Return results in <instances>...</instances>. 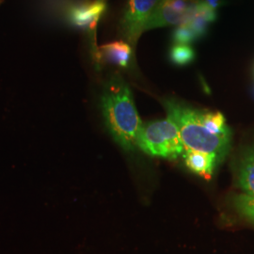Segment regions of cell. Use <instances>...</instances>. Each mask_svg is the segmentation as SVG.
<instances>
[{
	"label": "cell",
	"mask_w": 254,
	"mask_h": 254,
	"mask_svg": "<svg viewBox=\"0 0 254 254\" xmlns=\"http://www.w3.org/2000/svg\"><path fill=\"white\" fill-rule=\"evenodd\" d=\"M203 2L208 6L209 8L214 10L217 9L220 4V0H204Z\"/></svg>",
	"instance_id": "cell-14"
},
{
	"label": "cell",
	"mask_w": 254,
	"mask_h": 254,
	"mask_svg": "<svg viewBox=\"0 0 254 254\" xmlns=\"http://www.w3.org/2000/svg\"><path fill=\"white\" fill-rule=\"evenodd\" d=\"M198 39L196 33L185 24H182L173 32V42L175 45L189 46L193 41Z\"/></svg>",
	"instance_id": "cell-13"
},
{
	"label": "cell",
	"mask_w": 254,
	"mask_h": 254,
	"mask_svg": "<svg viewBox=\"0 0 254 254\" xmlns=\"http://www.w3.org/2000/svg\"><path fill=\"white\" fill-rule=\"evenodd\" d=\"M131 47L123 41L113 42L101 46L98 52L99 60H104L110 64L127 67L131 60Z\"/></svg>",
	"instance_id": "cell-8"
},
{
	"label": "cell",
	"mask_w": 254,
	"mask_h": 254,
	"mask_svg": "<svg viewBox=\"0 0 254 254\" xmlns=\"http://www.w3.org/2000/svg\"><path fill=\"white\" fill-rule=\"evenodd\" d=\"M170 57L173 64L182 66L191 63L195 58V53L190 46L174 45L171 49Z\"/></svg>",
	"instance_id": "cell-11"
},
{
	"label": "cell",
	"mask_w": 254,
	"mask_h": 254,
	"mask_svg": "<svg viewBox=\"0 0 254 254\" xmlns=\"http://www.w3.org/2000/svg\"><path fill=\"white\" fill-rule=\"evenodd\" d=\"M200 0H160L146 29L182 25L190 16Z\"/></svg>",
	"instance_id": "cell-5"
},
{
	"label": "cell",
	"mask_w": 254,
	"mask_h": 254,
	"mask_svg": "<svg viewBox=\"0 0 254 254\" xmlns=\"http://www.w3.org/2000/svg\"><path fill=\"white\" fill-rule=\"evenodd\" d=\"M101 1H105V0H101Z\"/></svg>",
	"instance_id": "cell-16"
},
{
	"label": "cell",
	"mask_w": 254,
	"mask_h": 254,
	"mask_svg": "<svg viewBox=\"0 0 254 254\" xmlns=\"http://www.w3.org/2000/svg\"><path fill=\"white\" fill-rule=\"evenodd\" d=\"M183 156L187 167L192 173L200 175L206 180L212 178L218 159L217 155L198 151H185Z\"/></svg>",
	"instance_id": "cell-7"
},
{
	"label": "cell",
	"mask_w": 254,
	"mask_h": 254,
	"mask_svg": "<svg viewBox=\"0 0 254 254\" xmlns=\"http://www.w3.org/2000/svg\"><path fill=\"white\" fill-rule=\"evenodd\" d=\"M101 110L106 127L114 140L126 151L135 149L143 127L129 87L119 77L109 80L101 96Z\"/></svg>",
	"instance_id": "cell-2"
},
{
	"label": "cell",
	"mask_w": 254,
	"mask_h": 254,
	"mask_svg": "<svg viewBox=\"0 0 254 254\" xmlns=\"http://www.w3.org/2000/svg\"><path fill=\"white\" fill-rule=\"evenodd\" d=\"M1 1H2V0H0V3H1Z\"/></svg>",
	"instance_id": "cell-15"
},
{
	"label": "cell",
	"mask_w": 254,
	"mask_h": 254,
	"mask_svg": "<svg viewBox=\"0 0 254 254\" xmlns=\"http://www.w3.org/2000/svg\"><path fill=\"white\" fill-rule=\"evenodd\" d=\"M105 10V1L95 0L72 7L69 9L68 18L75 27L92 31L97 27Z\"/></svg>",
	"instance_id": "cell-6"
},
{
	"label": "cell",
	"mask_w": 254,
	"mask_h": 254,
	"mask_svg": "<svg viewBox=\"0 0 254 254\" xmlns=\"http://www.w3.org/2000/svg\"><path fill=\"white\" fill-rule=\"evenodd\" d=\"M136 146L146 154L168 159H176L185 152L179 130L169 117L143 125Z\"/></svg>",
	"instance_id": "cell-3"
},
{
	"label": "cell",
	"mask_w": 254,
	"mask_h": 254,
	"mask_svg": "<svg viewBox=\"0 0 254 254\" xmlns=\"http://www.w3.org/2000/svg\"><path fill=\"white\" fill-rule=\"evenodd\" d=\"M237 184L245 194L254 197V147L241 158L237 173Z\"/></svg>",
	"instance_id": "cell-10"
},
{
	"label": "cell",
	"mask_w": 254,
	"mask_h": 254,
	"mask_svg": "<svg viewBox=\"0 0 254 254\" xmlns=\"http://www.w3.org/2000/svg\"><path fill=\"white\" fill-rule=\"evenodd\" d=\"M160 0H129L124 17L122 19V31L127 42L135 46L146 29L150 19L154 15Z\"/></svg>",
	"instance_id": "cell-4"
},
{
	"label": "cell",
	"mask_w": 254,
	"mask_h": 254,
	"mask_svg": "<svg viewBox=\"0 0 254 254\" xmlns=\"http://www.w3.org/2000/svg\"><path fill=\"white\" fill-rule=\"evenodd\" d=\"M165 107L179 130L185 151L213 154L218 158L226 153L231 134L221 113L201 112L173 100L166 101Z\"/></svg>",
	"instance_id": "cell-1"
},
{
	"label": "cell",
	"mask_w": 254,
	"mask_h": 254,
	"mask_svg": "<svg viewBox=\"0 0 254 254\" xmlns=\"http://www.w3.org/2000/svg\"><path fill=\"white\" fill-rule=\"evenodd\" d=\"M217 17V13L214 9L200 1L197 7L193 10L190 16L184 23L196 33L198 38L203 36L209 24L214 22Z\"/></svg>",
	"instance_id": "cell-9"
},
{
	"label": "cell",
	"mask_w": 254,
	"mask_h": 254,
	"mask_svg": "<svg viewBox=\"0 0 254 254\" xmlns=\"http://www.w3.org/2000/svg\"><path fill=\"white\" fill-rule=\"evenodd\" d=\"M234 205L236 210L245 218L254 221V197L248 194H239L234 198Z\"/></svg>",
	"instance_id": "cell-12"
}]
</instances>
